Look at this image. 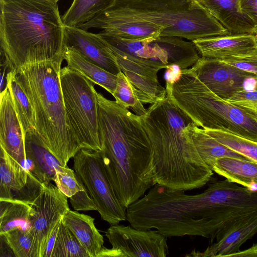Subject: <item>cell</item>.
Masks as SVG:
<instances>
[{
	"label": "cell",
	"instance_id": "836d02e7",
	"mask_svg": "<svg viewBox=\"0 0 257 257\" xmlns=\"http://www.w3.org/2000/svg\"><path fill=\"white\" fill-rule=\"evenodd\" d=\"M69 198L70 203L76 211H97L94 202L85 189L77 192Z\"/></svg>",
	"mask_w": 257,
	"mask_h": 257
},
{
	"label": "cell",
	"instance_id": "74e56055",
	"mask_svg": "<svg viewBox=\"0 0 257 257\" xmlns=\"http://www.w3.org/2000/svg\"><path fill=\"white\" fill-rule=\"evenodd\" d=\"M257 257V243L253 244L249 248L236 252L231 255L230 257Z\"/></svg>",
	"mask_w": 257,
	"mask_h": 257
},
{
	"label": "cell",
	"instance_id": "f1b7e54d",
	"mask_svg": "<svg viewBox=\"0 0 257 257\" xmlns=\"http://www.w3.org/2000/svg\"><path fill=\"white\" fill-rule=\"evenodd\" d=\"M51 257H89L78 240L60 222Z\"/></svg>",
	"mask_w": 257,
	"mask_h": 257
},
{
	"label": "cell",
	"instance_id": "277c9868",
	"mask_svg": "<svg viewBox=\"0 0 257 257\" xmlns=\"http://www.w3.org/2000/svg\"><path fill=\"white\" fill-rule=\"evenodd\" d=\"M63 61L27 64L15 70L33 108L36 135L61 165L66 166L81 148L64 105L60 79Z\"/></svg>",
	"mask_w": 257,
	"mask_h": 257
},
{
	"label": "cell",
	"instance_id": "3957f363",
	"mask_svg": "<svg viewBox=\"0 0 257 257\" xmlns=\"http://www.w3.org/2000/svg\"><path fill=\"white\" fill-rule=\"evenodd\" d=\"M1 56L9 70L64 60L65 27L57 3L0 0Z\"/></svg>",
	"mask_w": 257,
	"mask_h": 257
},
{
	"label": "cell",
	"instance_id": "ab89813d",
	"mask_svg": "<svg viewBox=\"0 0 257 257\" xmlns=\"http://www.w3.org/2000/svg\"><path fill=\"white\" fill-rule=\"evenodd\" d=\"M254 35H255V38L256 40V42H257V32L254 34Z\"/></svg>",
	"mask_w": 257,
	"mask_h": 257
},
{
	"label": "cell",
	"instance_id": "f35d334b",
	"mask_svg": "<svg viewBox=\"0 0 257 257\" xmlns=\"http://www.w3.org/2000/svg\"><path fill=\"white\" fill-rule=\"evenodd\" d=\"M48 1H50L57 3L59 0H48Z\"/></svg>",
	"mask_w": 257,
	"mask_h": 257
},
{
	"label": "cell",
	"instance_id": "1f68e13d",
	"mask_svg": "<svg viewBox=\"0 0 257 257\" xmlns=\"http://www.w3.org/2000/svg\"><path fill=\"white\" fill-rule=\"evenodd\" d=\"M221 60L239 69L257 75V47L245 54Z\"/></svg>",
	"mask_w": 257,
	"mask_h": 257
},
{
	"label": "cell",
	"instance_id": "8992f818",
	"mask_svg": "<svg viewBox=\"0 0 257 257\" xmlns=\"http://www.w3.org/2000/svg\"><path fill=\"white\" fill-rule=\"evenodd\" d=\"M167 95L198 127L220 130L257 142V112L217 96L189 70L166 85Z\"/></svg>",
	"mask_w": 257,
	"mask_h": 257
},
{
	"label": "cell",
	"instance_id": "9a60e30c",
	"mask_svg": "<svg viewBox=\"0 0 257 257\" xmlns=\"http://www.w3.org/2000/svg\"><path fill=\"white\" fill-rule=\"evenodd\" d=\"M0 97V146L23 165L27 160L25 137L7 85Z\"/></svg>",
	"mask_w": 257,
	"mask_h": 257
},
{
	"label": "cell",
	"instance_id": "e0dca14e",
	"mask_svg": "<svg viewBox=\"0 0 257 257\" xmlns=\"http://www.w3.org/2000/svg\"><path fill=\"white\" fill-rule=\"evenodd\" d=\"M230 35L254 34L257 29L239 10L237 0H196Z\"/></svg>",
	"mask_w": 257,
	"mask_h": 257
},
{
	"label": "cell",
	"instance_id": "f546056e",
	"mask_svg": "<svg viewBox=\"0 0 257 257\" xmlns=\"http://www.w3.org/2000/svg\"><path fill=\"white\" fill-rule=\"evenodd\" d=\"M115 101L125 108H130L136 114L142 116L147 112V109L139 99L124 74L121 71L117 75V83L112 95Z\"/></svg>",
	"mask_w": 257,
	"mask_h": 257
},
{
	"label": "cell",
	"instance_id": "ffe728a7",
	"mask_svg": "<svg viewBox=\"0 0 257 257\" xmlns=\"http://www.w3.org/2000/svg\"><path fill=\"white\" fill-rule=\"evenodd\" d=\"M210 169L231 182L257 190V162L232 157L216 159Z\"/></svg>",
	"mask_w": 257,
	"mask_h": 257
},
{
	"label": "cell",
	"instance_id": "6da1fadb",
	"mask_svg": "<svg viewBox=\"0 0 257 257\" xmlns=\"http://www.w3.org/2000/svg\"><path fill=\"white\" fill-rule=\"evenodd\" d=\"M102 162L120 204L126 209L154 184V153L140 116L97 93Z\"/></svg>",
	"mask_w": 257,
	"mask_h": 257
},
{
	"label": "cell",
	"instance_id": "7a4b0ae2",
	"mask_svg": "<svg viewBox=\"0 0 257 257\" xmlns=\"http://www.w3.org/2000/svg\"><path fill=\"white\" fill-rule=\"evenodd\" d=\"M140 118L153 150L154 185L185 191L212 179L213 171L200 157L188 129L193 121L167 95Z\"/></svg>",
	"mask_w": 257,
	"mask_h": 257
},
{
	"label": "cell",
	"instance_id": "4fadbf2b",
	"mask_svg": "<svg viewBox=\"0 0 257 257\" xmlns=\"http://www.w3.org/2000/svg\"><path fill=\"white\" fill-rule=\"evenodd\" d=\"M257 233V212L247 213L225 223L217 232L216 242L203 252L193 250L187 256L228 257Z\"/></svg>",
	"mask_w": 257,
	"mask_h": 257
},
{
	"label": "cell",
	"instance_id": "30bf717a",
	"mask_svg": "<svg viewBox=\"0 0 257 257\" xmlns=\"http://www.w3.org/2000/svg\"><path fill=\"white\" fill-rule=\"evenodd\" d=\"M105 236L112 247H102L96 257H165L167 237L158 230L142 229L118 224L111 225Z\"/></svg>",
	"mask_w": 257,
	"mask_h": 257
},
{
	"label": "cell",
	"instance_id": "8fae6325",
	"mask_svg": "<svg viewBox=\"0 0 257 257\" xmlns=\"http://www.w3.org/2000/svg\"><path fill=\"white\" fill-rule=\"evenodd\" d=\"M189 70L211 91L225 100L239 91L257 88V75L221 59L201 57Z\"/></svg>",
	"mask_w": 257,
	"mask_h": 257
},
{
	"label": "cell",
	"instance_id": "484cf974",
	"mask_svg": "<svg viewBox=\"0 0 257 257\" xmlns=\"http://www.w3.org/2000/svg\"><path fill=\"white\" fill-rule=\"evenodd\" d=\"M114 0H73L62 16L65 26L75 27L83 24L109 7Z\"/></svg>",
	"mask_w": 257,
	"mask_h": 257
},
{
	"label": "cell",
	"instance_id": "44dd1931",
	"mask_svg": "<svg viewBox=\"0 0 257 257\" xmlns=\"http://www.w3.org/2000/svg\"><path fill=\"white\" fill-rule=\"evenodd\" d=\"M64 59L66 61L67 67L79 72L113 95L116 86L117 75L91 62L70 47L66 46Z\"/></svg>",
	"mask_w": 257,
	"mask_h": 257
},
{
	"label": "cell",
	"instance_id": "7402d4cb",
	"mask_svg": "<svg viewBox=\"0 0 257 257\" xmlns=\"http://www.w3.org/2000/svg\"><path fill=\"white\" fill-rule=\"evenodd\" d=\"M29 170L11 157L1 146L0 199H12L28 180Z\"/></svg>",
	"mask_w": 257,
	"mask_h": 257
},
{
	"label": "cell",
	"instance_id": "d4e9b609",
	"mask_svg": "<svg viewBox=\"0 0 257 257\" xmlns=\"http://www.w3.org/2000/svg\"><path fill=\"white\" fill-rule=\"evenodd\" d=\"M6 85L11 91L17 116L21 124L23 135L35 131L33 108L27 94L19 83L15 69L8 70L6 74Z\"/></svg>",
	"mask_w": 257,
	"mask_h": 257
},
{
	"label": "cell",
	"instance_id": "2e32d148",
	"mask_svg": "<svg viewBox=\"0 0 257 257\" xmlns=\"http://www.w3.org/2000/svg\"><path fill=\"white\" fill-rule=\"evenodd\" d=\"M192 42L201 57L218 59L242 55L257 47L255 35L251 34L216 36Z\"/></svg>",
	"mask_w": 257,
	"mask_h": 257
},
{
	"label": "cell",
	"instance_id": "d6986e66",
	"mask_svg": "<svg viewBox=\"0 0 257 257\" xmlns=\"http://www.w3.org/2000/svg\"><path fill=\"white\" fill-rule=\"evenodd\" d=\"M63 223L74 234L89 257H96L103 247V237L89 215L68 210L62 216Z\"/></svg>",
	"mask_w": 257,
	"mask_h": 257
},
{
	"label": "cell",
	"instance_id": "d6a6232c",
	"mask_svg": "<svg viewBox=\"0 0 257 257\" xmlns=\"http://www.w3.org/2000/svg\"><path fill=\"white\" fill-rule=\"evenodd\" d=\"M226 101L257 112V89L239 91Z\"/></svg>",
	"mask_w": 257,
	"mask_h": 257
},
{
	"label": "cell",
	"instance_id": "4dcf8cb0",
	"mask_svg": "<svg viewBox=\"0 0 257 257\" xmlns=\"http://www.w3.org/2000/svg\"><path fill=\"white\" fill-rule=\"evenodd\" d=\"M52 181L59 190L68 198L85 189L74 171L70 169L67 165H60L55 170Z\"/></svg>",
	"mask_w": 257,
	"mask_h": 257
},
{
	"label": "cell",
	"instance_id": "d590c367",
	"mask_svg": "<svg viewBox=\"0 0 257 257\" xmlns=\"http://www.w3.org/2000/svg\"><path fill=\"white\" fill-rule=\"evenodd\" d=\"M166 84L172 85L174 81L179 78L182 73V69L176 65H171L166 68Z\"/></svg>",
	"mask_w": 257,
	"mask_h": 257
},
{
	"label": "cell",
	"instance_id": "8d00e7d4",
	"mask_svg": "<svg viewBox=\"0 0 257 257\" xmlns=\"http://www.w3.org/2000/svg\"><path fill=\"white\" fill-rule=\"evenodd\" d=\"M61 221V219L56 225L49 237L43 257H51V254Z\"/></svg>",
	"mask_w": 257,
	"mask_h": 257
},
{
	"label": "cell",
	"instance_id": "ac0fdd59",
	"mask_svg": "<svg viewBox=\"0 0 257 257\" xmlns=\"http://www.w3.org/2000/svg\"><path fill=\"white\" fill-rule=\"evenodd\" d=\"M28 170L42 183L52 181L55 170L61 165L58 160L41 143L35 131L28 132L25 137Z\"/></svg>",
	"mask_w": 257,
	"mask_h": 257
},
{
	"label": "cell",
	"instance_id": "5b68a950",
	"mask_svg": "<svg viewBox=\"0 0 257 257\" xmlns=\"http://www.w3.org/2000/svg\"><path fill=\"white\" fill-rule=\"evenodd\" d=\"M96 16L138 23L160 36L191 41L229 34L196 0H114Z\"/></svg>",
	"mask_w": 257,
	"mask_h": 257
},
{
	"label": "cell",
	"instance_id": "ba28073f",
	"mask_svg": "<svg viewBox=\"0 0 257 257\" xmlns=\"http://www.w3.org/2000/svg\"><path fill=\"white\" fill-rule=\"evenodd\" d=\"M60 79L66 111L81 148L101 150L95 84L67 66L61 68Z\"/></svg>",
	"mask_w": 257,
	"mask_h": 257
},
{
	"label": "cell",
	"instance_id": "cb8c5ba5",
	"mask_svg": "<svg viewBox=\"0 0 257 257\" xmlns=\"http://www.w3.org/2000/svg\"><path fill=\"white\" fill-rule=\"evenodd\" d=\"M33 214L32 205L25 201L0 199V234L16 227L29 229Z\"/></svg>",
	"mask_w": 257,
	"mask_h": 257
},
{
	"label": "cell",
	"instance_id": "7c38bea8",
	"mask_svg": "<svg viewBox=\"0 0 257 257\" xmlns=\"http://www.w3.org/2000/svg\"><path fill=\"white\" fill-rule=\"evenodd\" d=\"M67 198L51 182L43 183L30 203L34 214L31 218L29 230L34 238L38 257H43L51 232L70 209Z\"/></svg>",
	"mask_w": 257,
	"mask_h": 257
},
{
	"label": "cell",
	"instance_id": "9c48e42d",
	"mask_svg": "<svg viewBox=\"0 0 257 257\" xmlns=\"http://www.w3.org/2000/svg\"><path fill=\"white\" fill-rule=\"evenodd\" d=\"M73 158L76 175L94 202L101 218L110 225L126 220V208L109 180L101 150L81 148Z\"/></svg>",
	"mask_w": 257,
	"mask_h": 257
},
{
	"label": "cell",
	"instance_id": "5bb4252c",
	"mask_svg": "<svg viewBox=\"0 0 257 257\" xmlns=\"http://www.w3.org/2000/svg\"><path fill=\"white\" fill-rule=\"evenodd\" d=\"M65 27L66 46L73 48L87 59L117 75V60L100 35L78 27Z\"/></svg>",
	"mask_w": 257,
	"mask_h": 257
},
{
	"label": "cell",
	"instance_id": "4316f807",
	"mask_svg": "<svg viewBox=\"0 0 257 257\" xmlns=\"http://www.w3.org/2000/svg\"><path fill=\"white\" fill-rule=\"evenodd\" d=\"M16 257H38L33 235L29 229L16 227L2 234Z\"/></svg>",
	"mask_w": 257,
	"mask_h": 257
},
{
	"label": "cell",
	"instance_id": "e575fe53",
	"mask_svg": "<svg viewBox=\"0 0 257 257\" xmlns=\"http://www.w3.org/2000/svg\"><path fill=\"white\" fill-rule=\"evenodd\" d=\"M239 11L257 29V0H237Z\"/></svg>",
	"mask_w": 257,
	"mask_h": 257
},
{
	"label": "cell",
	"instance_id": "603a6c76",
	"mask_svg": "<svg viewBox=\"0 0 257 257\" xmlns=\"http://www.w3.org/2000/svg\"><path fill=\"white\" fill-rule=\"evenodd\" d=\"M188 127L200 157L210 168L216 159L220 158L232 157L251 161L220 143L193 121L188 124Z\"/></svg>",
	"mask_w": 257,
	"mask_h": 257
},
{
	"label": "cell",
	"instance_id": "52a82bcc",
	"mask_svg": "<svg viewBox=\"0 0 257 257\" xmlns=\"http://www.w3.org/2000/svg\"><path fill=\"white\" fill-rule=\"evenodd\" d=\"M99 34L113 53L158 71L171 65L181 69L188 68L200 58L193 42L181 38L160 36L132 40L103 32Z\"/></svg>",
	"mask_w": 257,
	"mask_h": 257
},
{
	"label": "cell",
	"instance_id": "83f0119b",
	"mask_svg": "<svg viewBox=\"0 0 257 257\" xmlns=\"http://www.w3.org/2000/svg\"><path fill=\"white\" fill-rule=\"evenodd\" d=\"M203 129L227 147L257 162V142L220 130Z\"/></svg>",
	"mask_w": 257,
	"mask_h": 257
}]
</instances>
